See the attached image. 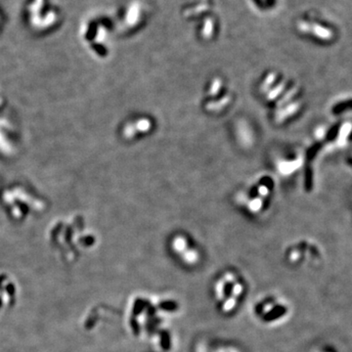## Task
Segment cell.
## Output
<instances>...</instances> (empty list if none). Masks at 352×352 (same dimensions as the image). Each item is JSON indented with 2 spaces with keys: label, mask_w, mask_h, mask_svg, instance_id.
<instances>
[{
  "label": "cell",
  "mask_w": 352,
  "mask_h": 352,
  "mask_svg": "<svg viewBox=\"0 0 352 352\" xmlns=\"http://www.w3.org/2000/svg\"><path fill=\"white\" fill-rule=\"evenodd\" d=\"M299 106H300L299 102H293V103L290 104L286 109L278 112V114H277L278 122H283L286 118L293 115L295 112L298 111Z\"/></svg>",
  "instance_id": "6da1fadb"
},
{
  "label": "cell",
  "mask_w": 352,
  "mask_h": 352,
  "mask_svg": "<svg viewBox=\"0 0 352 352\" xmlns=\"http://www.w3.org/2000/svg\"><path fill=\"white\" fill-rule=\"evenodd\" d=\"M186 240L183 237H176L173 241V249L177 252H184L186 250Z\"/></svg>",
  "instance_id": "7a4b0ae2"
},
{
  "label": "cell",
  "mask_w": 352,
  "mask_h": 352,
  "mask_svg": "<svg viewBox=\"0 0 352 352\" xmlns=\"http://www.w3.org/2000/svg\"><path fill=\"white\" fill-rule=\"evenodd\" d=\"M183 257L187 263H195L198 260V252L194 249H186L183 252Z\"/></svg>",
  "instance_id": "3957f363"
},
{
  "label": "cell",
  "mask_w": 352,
  "mask_h": 352,
  "mask_svg": "<svg viewBox=\"0 0 352 352\" xmlns=\"http://www.w3.org/2000/svg\"><path fill=\"white\" fill-rule=\"evenodd\" d=\"M134 127L137 131H140V132H146L148 131L150 128H151V122L147 119H142V120H139L135 125H134Z\"/></svg>",
  "instance_id": "277c9868"
},
{
  "label": "cell",
  "mask_w": 352,
  "mask_h": 352,
  "mask_svg": "<svg viewBox=\"0 0 352 352\" xmlns=\"http://www.w3.org/2000/svg\"><path fill=\"white\" fill-rule=\"evenodd\" d=\"M284 87H285V83H280L277 87H275L274 89L270 90V92L268 93V95H267V98H268L269 100L275 99V98L280 94V92L283 91Z\"/></svg>",
  "instance_id": "5b68a950"
},
{
  "label": "cell",
  "mask_w": 352,
  "mask_h": 352,
  "mask_svg": "<svg viewBox=\"0 0 352 352\" xmlns=\"http://www.w3.org/2000/svg\"><path fill=\"white\" fill-rule=\"evenodd\" d=\"M135 132H136V129H135L133 124H129V125H126V127L124 130V134H125V137H127V138L133 137L135 135Z\"/></svg>",
  "instance_id": "8992f818"
},
{
  "label": "cell",
  "mask_w": 352,
  "mask_h": 352,
  "mask_svg": "<svg viewBox=\"0 0 352 352\" xmlns=\"http://www.w3.org/2000/svg\"><path fill=\"white\" fill-rule=\"evenodd\" d=\"M220 86H221V82L219 80H215L212 83V86H211L210 91H209L210 95H215L219 91Z\"/></svg>",
  "instance_id": "52a82bcc"
},
{
  "label": "cell",
  "mask_w": 352,
  "mask_h": 352,
  "mask_svg": "<svg viewBox=\"0 0 352 352\" xmlns=\"http://www.w3.org/2000/svg\"><path fill=\"white\" fill-rule=\"evenodd\" d=\"M228 101H229V98H228V97H224V98L222 99V101H220V102H218V103L208 104V105H207V109H218V108H221L222 106L226 105V104L228 103Z\"/></svg>",
  "instance_id": "ba28073f"
},
{
  "label": "cell",
  "mask_w": 352,
  "mask_h": 352,
  "mask_svg": "<svg viewBox=\"0 0 352 352\" xmlns=\"http://www.w3.org/2000/svg\"><path fill=\"white\" fill-rule=\"evenodd\" d=\"M275 78H276V76L274 74H270L269 76L267 77V79L265 80V83H263V85H262V89L263 90L267 89L270 85L275 82V80H276Z\"/></svg>",
  "instance_id": "9c48e42d"
},
{
  "label": "cell",
  "mask_w": 352,
  "mask_h": 352,
  "mask_svg": "<svg viewBox=\"0 0 352 352\" xmlns=\"http://www.w3.org/2000/svg\"><path fill=\"white\" fill-rule=\"evenodd\" d=\"M261 206H262L261 200H260V199H254V200L251 202V204H250V208L255 211V210H258V209L261 207Z\"/></svg>",
  "instance_id": "30bf717a"
},
{
  "label": "cell",
  "mask_w": 352,
  "mask_h": 352,
  "mask_svg": "<svg viewBox=\"0 0 352 352\" xmlns=\"http://www.w3.org/2000/svg\"><path fill=\"white\" fill-rule=\"evenodd\" d=\"M258 192H259V194H260L261 196H265V195L268 194V189H267V187L261 186L259 188Z\"/></svg>",
  "instance_id": "8fae6325"
},
{
  "label": "cell",
  "mask_w": 352,
  "mask_h": 352,
  "mask_svg": "<svg viewBox=\"0 0 352 352\" xmlns=\"http://www.w3.org/2000/svg\"><path fill=\"white\" fill-rule=\"evenodd\" d=\"M348 163H349V164H350V165H351L352 166V154L351 155H350V156H349V159H348Z\"/></svg>",
  "instance_id": "7c38bea8"
}]
</instances>
